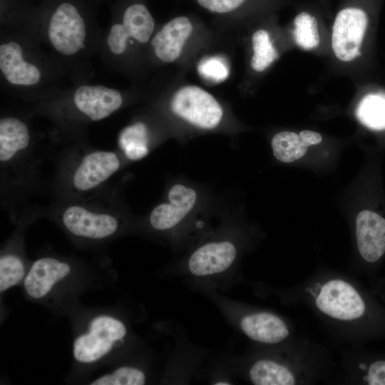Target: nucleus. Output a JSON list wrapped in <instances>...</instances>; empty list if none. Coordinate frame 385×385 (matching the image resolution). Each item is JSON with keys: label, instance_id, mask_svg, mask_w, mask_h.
<instances>
[{"label": "nucleus", "instance_id": "nucleus-27", "mask_svg": "<svg viewBox=\"0 0 385 385\" xmlns=\"http://www.w3.org/2000/svg\"><path fill=\"white\" fill-rule=\"evenodd\" d=\"M245 0H197L203 8L213 13L224 14L240 6Z\"/></svg>", "mask_w": 385, "mask_h": 385}, {"label": "nucleus", "instance_id": "nucleus-11", "mask_svg": "<svg viewBox=\"0 0 385 385\" xmlns=\"http://www.w3.org/2000/svg\"><path fill=\"white\" fill-rule=\"evenodd\" d=\"M72 272V265L66 260L50 256L40 257L28 269L23 281L24 291L32 299H43Z\"/></svg>", "mask_w": 385, "mask_h": 385}, {"label": "nucleus", "instance_id": "nucleus-17", "mask_svg": "<svg viewBox=\"0 0 385 385\" xmlns=\"http://www.w3.org/2000/svg\"><path fill=\"white\" fill-rule=\"evenodd\" d=\"M239 325L247 337L263 344H277L289 334L284 321L269 312L247 314L240 319Z\"/></svg>", "mask_w": 385, "mask_h": 385}, {"label": "nucleus", "instance_id": "nucleus-22", "mask_svg": "<svg viewBox=\"0 0 385 385\" xmlns=\"http://www.w3.org/2000/svg\"><path fill=\"white\" fill-rule=\"evenodd\" d=\"M294 37L296 43L303 49L310 50L319 45V35L316 17L302 11L294 20Z\"/></svg>", "mask_w": 385, "mask_h": 385}, {"label": "nucleus", "instance_id": "nucleus-18", "mask_svg": "<svg viewBox=\"0 0 385 385\" xmlns=\"http://www.w3.org/2000/svg\"><path fill=\"white\" fill-rule=\"evenodd\" d=\"M322 135L315 131L304 130L299 134L282 131L274 135L272 148L274 157L289 163L303 157L309 146L321 143Z\"/></svg>", "mask_w": 385, "mask_h": 385}, {"label": "nucleus", "instance_id": "nucleus-12", "mask_svg": "<svg viewBox=\"0 0 385 385\" xmlns=\"http://www.w3.org/2000/svg\"><path fill=\"white\" fill-rule=\"evenodd\" d=\"M237 249L229 240L207 242L200 246L190 256L188 270L190 274L207 278L225 273L233 265Z\"/></svg>", "mask_w": 385, "mask_h": 385}, {"label": "nucleus", "instance_id": "nucleus-8", "mask_svg": "<svg viewBox=\"0 0 385 385\" xmlns=\"http://www.w3.org/2000/svg\"><path fill=\"white\" fill-rule=\"evenodd\" d=\"M73 110L89 121L103 120L117 111L123 103V96L117 89L102 85L82 84L70 96Z\"/></svg>", "mask_w": 385, "mask_h": 385}, {"label": "nucleus", "instance_id": "nucleus-3", "mask_svg": "<svg viewBox=\"0 0 385 385\" xmlns=\"http://www.w3.org/2000/svg\"><path fill=\"white\" fill-rule=\"evenodd\" d=\"M127 334V327L120 319L106 314L95 316L74 339L73 358L81 364L98 362L120 346Z\"/></svg>", "mask_w": 385, "mask_h": 385}, {"label": "nucleus", "instance_id": "nucleus-28", "mask_svg": "<svg viewBox=\"0 0 385 385\" xmlns=\"http://www.w3.org/2000/svg\"><path fill=\"white\" fill-rule=\"evenodd\" d=\"M364 379L370 385H385V361L372 363Z\"/></svg>", "mask_w": 385, "mask_h": 385}, {"label": "nucleus", "instance_id": "nucleus-6", "mask_svg": "<svg viewBox=\"0 0 385 385\" xmlns=\"http://www.w3.org/2000/svg\"><path fill=\"white\" fill-rule=\"evenodd\" d=\"M171 109L178 116L201 128L212 129L221 121L223 111L216 99L196 86L178 89L171 101Z\"/></svg>", "mask_w": 385, "mask_h": 385}, {"label": "nucleus", "instance_id": "nucleus-20", "mask_svg": "<svg viewBox=\"0 0 385 385\" xmlns=\"http://www.w3.org/2000/svg\"><path fill=\"white\" fill-rule=\"evenodd\" d=\"M28 270L23 257L12 249L1 252L0 256V292L23 282Z\"/></svg>", "mask_w": 385, "mask_h": 385}, {"label": "nucleus", "instance_id": "nucleus-21", "mask_svg": "<svg viewBox=\"0 0 385 385\" xmlns=\"http://www.w3.org/2000/svg\"><path fill=\"white\" fill-rule=\"evenodd\" d=\"M356 115L364 125L375 130L385 129V95L369 94L359 103Z\"/></svg>", "mask_w": 385, "mask_h": 385}, {"label": "nucleus", "instance_id": "nucleus-5", "mask_svg": "<svg viewBox=\"0 0 385 385\" xmlns=\"http://www.w3.org/2000/svg\"><path fill=\"white\" fill-rule=\"evenodd\" d=\"M59 220L73 237L86 240H103L119 230L120 222L112 210L86 203H70L61 210Z\"/></svg>", "mask_w": 385, "mask_h": 385}, {"label": "nucleus", "instance_id": "nucleus-13", "mask_svg": "<svg viewBox=\"0 0 385 385\" xmlns=\"http://www.w3.org/2000/svg\"><path fill=\"white\" fill-rule=\"evenodd\" d=\"M168 203L157 205L151 212L150 224L156 230L165 231L178 225L192 210L197 200L195 191L181 184L168 191Z\"/></svg>", "mask_w": 385, "mask_h": 385}, {"label": "nucleus", "instance_id": "nucleus-25", "mask_svg": "<svg viewBox=\"0 0 385 385\" xmlns=\"http://www.w3.org/2000/svg\"><path fill=\"white\" fill-rule=\"evenodd\" d=\"M124 140L126 154L129 158L139 159L148 153L145 128L141 123L129 127L125 131Z\"/></svg>", "mask_w": 385, "mask_h": 385}, {"label": "nucleus", "instance_id": "nucleus-10", "mask_svg": "<svg viewBox=\"0 0 385 385\" xmlns=\"http://www.w3.org/2000/svg\"><path fill=\"white\" fill-rule=\"evenodd\" d=\"M316 304L322 312L340 320L358 319L365 312V304L359 294L342 279L326 282L316 298Z\"/></svg>", "mask_w": 385, "mask_h": 385}, {"label": "nucleus", "instance_id": "nucleus-16", "mask_svg": "<svg viewBox=\"0 0 385 385\" xmlns=\"http://www.w3.org/2000/svg\"><path fill=\"white\" fill-rule=\"evenodd\" d=\"M192 31V24L185 16H178L167 22L151 41L157 58L165 63L175 61Z\"/></svg>", "mask_w": 385, "mask_h": 385}, {"label": "nucleus", "instance_id": "nucleus-1", "mask_svg": "<svg viewBox=\"0 0 385 385\" xmlns=\"http://www.w3.org/2000/svg\"><path fill=\"white\" fill-rule=\"evenodd\" d=\"M36 15L51 48L61 58L75 59L91 41V22L81 0H43Z\"/></svg>", "mask_w": 385, "mask_h": 385}, {"label": "nucleus", "instance_id": "nucleus-9", "mask_svg": "<svg viewBox=\"0 0 385 385\" xmlns=\"http://www.w3.org/2000/svg\"><path fill=\"white\" fill-rule=\"evenodd\" d=\"M120 167V160L115 152H88L74 167L69 184L75 192H88L108 180Z\"/></svg>", "mask_w": 385, "mask_h": 385}, {"label": "nucleus", "instance_id": "nucleus-7", "mask_svg": "<svg viewBox=\"0 0 385 385\" xmlns=\"http://www.w3.org/2000/svg\"><path fill=\"white\" fill-rule=\"evenodd\" d=\"M368 21V15L361 8L348 6L338 12L333 24L332 45L339 60L350 61L360 55Z\"/></svg>", "mask_w": 385, "mask_h": 385}, {"label": "nucleus", "instance_id": "nucleus-24", "mask_svg": "<svg viewBox=\"0 0 385 385\" xmlns=\"http://www.w3.org/2000/svg\"><path fill=\"white\" fill-rule=\"evenodd\" d=\"M145 371L134 366H122L112 372L102 375L90 384L92 385H143L146 383Z\"/></svg>", "mask_w": 385, "mask_h": 385}, {"label": "nucleus", "instance_id": "nucleus-14", "mask_svg": "<svg viewBox=\"0 0 385 385\" xmlns=\"http://www.w3.org/2000/svg\"><path fill=\"white\" fill-rule=\"evenodd\" d=\"M31 145V131L27 123L16 115L0 119V163L6 168L19 161Z\"/></svg>", "mask_w": 385, "mask_h": 385}, {"label": "nucleus", "instance_id": "nucleus-26", "mask_svg": "<svg viewBox=\"0 0 385 385\" xmlns=\"http://www.w3.org/2000/svg\"><path fill=\"white\" fill-rule=\"evenodd\" d=\"M200 72L213 80L220 81L227 75V70L224 63L216 58H211L202 62L199 67Z\"/></svg>", "mask_w": 385, "mask_h": 385}, {"label": "nucleus", "instance_id": "nucleus-4", "mask_svg": "<svg viewBox=\"0 0 385 385\" xmlns=\"http://www.w3.org/2000/svg\"><path fill=\"white\" fill-rule=\"evenodd\" d=\"M155 28V20L148 7L140 2L123 9L120 18L111 21L103 43L110 61L125 54L131 41L139 43L149 41Z\"/></svg>", "mask_w": 385, "mask_h": 385}, {"label": "nucleus", "instance_id": "nucleus-2", "mask_svg": "<svg viewBox=\"0 0 385 385\" xmlns=\"http://www.w3.org/2000/svg\"><path fill=\"white\" fill-rule=\"evenodd\" d=\"M0 71L4 81L16 90H36L47 79L42 61L24 38L17 36L1 41Z\"/></svg>", "mask_w": 385, "mask_h": 385}, {"label": "nucleus", "instance_id": "nucleus-15", "mask_svg": "<svg viewBox=\"0 0 385 385\" xmlns=\"http://www.w3.org/2000/svg\"><path fill=\"white\" fill-rule=\"evenodd\" d=\"M359 252L369 262L377 261L385 252V219L377 213L364 210L356 220Z\"/></svg>", "mask_w": 385, "mask_h": 385}, {"label": "nucleus", "instance_id": "nucleus-19", "mask_svg": "<svg viewBox=\"0 0 385 385\" xmlns=\"http://www.w3.org/2000/svg\"><path fill=\"white\" fill-rule=\"evenodd\" d=\"M249 376L256 385H293L295 379L285 366L270 359H260L251 366Z\"/></svg>", "mask_w": 385, "mask_h": 385}, {"label": "nucleus", "instance_id": "nucleus-23", "mask_svg": "<svg viewBox=\"0 0 385 385\" xmlns=\"http://www.w3.org/2000/svg\"><path fill=\"white\" fill-rule=\"evenodd\" d=\"M253 56L251 66L256 71H263L278 58V53L273 46L268 33L262 29L252 35Z\"/></svg>", "mask_w": 385, "mask_h": 385}]
</instances>
